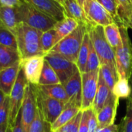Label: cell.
<instances>
[{"instance_id": "83f0119b", "label": "cell", "mask_w": 132, "mask_h": 132, "mask_svg": "<svg viewBox=\"0 0 132 132\" xmlns=\"http://www.w3.org/2000/svg\"><path fill=\"white\" fill-rule=\"evenodd\" d=\"M58 84H60V81L56 73L48 62L45 60L38 85H52Z\"/></svg>"}, {"instance_id": "6da1fadb", "label": "cell", "mask_w": 132, "mask_h": 132, "mask_svg": "<svg viewBox=\"0 0 132 132\" xmlns=\"http://www.w3.org/2000/svg\"><path fill=\"white\" fill-rule=\"evenodd\" d=\"M42 33L43 32L24 23L19 24L15 36L17 43V50L21 60L34 56H45L40 45Z\"/></svg>"}, {"instance_id": "2e32d148", "label": "cell", "mask_w": 132, "mask_h": 132, "mask_svg": "<svg viewBox=\"0 0 132 132\" xmlns=\"http://www.w3.org/2000/svg\"><path fill=\"white\" fill-rule=\"evenodd\" d=\"M20 67V61H19L12 66L0 70V90L6 96H9L11 94Z\"/></svg>"}, {"instance_id": "d4e9b609", "label": "cell", "mask_w": 132, "mask_h": 132, "mask_svg": "<svg viewBox=\"0 0 132 132\" xmlns=\"http://www.w3.org/2000/svg\"><path fill=\"white\" fill-rule=\"evenodd\" d=\"M60 40V38L53 28L43 32L40 38V45L43 54L46 56Z\"/></svg>"}, {"instance_id": "74e56055", "label": "cell", "mask_w": 132, "mask_h": 132, "mask_svg": "<svg viewBox=\"0 0 132 132\" xmlns=\"http://www.w3.org/2000/svg\"><path fill=\"white\" fill-rule=\"evenodd\" d=\"M91 109L90 108L88 110L82 111V117L80 120V124L79 127L78 132H89V127H88V120L90 115Z\"/></svg>"}, {"instance_id": "f1b7e54d", "label": "cell", "mask_w": 132, "mask_h": 132, "mask_svg": "<svg viewBox=\"0 0 132 132\" xmlns=\"http://www.w3.org/2000/svg\"><path fill=\"white\" fill-rule=\"evenodd\" d=\"M28 132H52L50 125L45 121L38 104L34 120L32 122Z\"/></svg>"}, {"instance_id": "7402d4cb", "label": "cell", "mask_w": 132, "mask_h": 132, "mask_svg": "<svg viewBox=\"0 0 132 132\" xmlns=\"http://www.w3.org/2000/svg\"><path fill=\"white\" fill-rule=\"evenodd\" d=\"M36 86L41 92H43V94L52 98L60 101L65 104L69 101V97L62 84H52V85H36Z\"/></svg>"}, {"instance_id": "cb8c5ba5", "label": "cell", "mask_w": 132, "mask_h": 132, "mask_svg": "<svg viewBox=\"0 0 132 132\" xmlns=\"http://www.w3.org/2000/svg\"><path fill=\"white\" fill-rule=\"evenodd\" d=\"M79 22L75 19L69 17H65L63 20L56 22L53 29L56 30L60 39L66 37L73 32L79 26Z\"/></svg>"}, {"instance_id": "52a82bcc", "label": "cell", "mask_w": 132, "mask_h": 132, "mask_svg": "<svg viewBox=\"0 0 132 132\" xmlns=\"http://www.w3.org/2000/svg\"><path fill=\"white\" fill-rule=\"evenodd\" d=\"M91 25L106 26L114 22L113 17L97 0H77Z\"/></svg>"}, {"instance_id": "9a60e30c", "label": "cell", "mask_w": 132, "mask_h": 132, "mask_svg": "<svg viewBox=\"0 0 132 132\" xmlns=\"http://www.w3.org/2000/svg\"><path fill=\"white\" fill-rule=\"evenodd\" d=\"M63 86L69 97L70 103L80 108L82 104V73L77 70Z\"/></svg>"}, {"instance_id": "4dcf8cb0", "label": "cell", "mask_w": 132, "mask_h": 132, "mask_svg": "<svg viewBox=\"0 0 132 132\" xmlns=\"http://www.w3.org/2000/svg\"><path fill=\"white\" fill-rule=\"evenodd\" d=\"M112 93L120 98H129L131 95V87L129 80L125 78H119L116 83Z\"/></svg>"}, {"instance_id": "ffe728a7", "label": "cell", "mask_w": 132, "mask_h": 132, "mask_svg": "<svg viewBox=\"0 0 132 132\" xmlns=\"http://www.w3.org/2000/svg\"><path fill=\"white\" fill-rule=\"evenodd\" d=\"M80 111V108L76 106L75 104L70 102L66 103L61 114L59 115L56 120L50 125L51 131L55 132L57 131L68 121H70L72 118H73Z\"/></svg>"}, {"instance_id": "277c9868", "label": "cell", "mask_w": 132, "mask_h": 132, "mask_svg": "<svg viewBox=\"0 0 132 132\" xmlns=\"http://www.w3.org/2000/svg\"><path fill=\"white\" fill-rule=\"evenodd\" d=\"M121 40L115 48L116 68L119 78L129 80L132 69V43L129 37L128 28L119 26Z\"/></svg>"}, {"instance_id": "7dc6e473", "label": "cell", "mask_w": 132, "mask_h": 132, "mask_svg": "<svg viewBox=\"0 0 132 132\" xmlns=\"http://www.w3.org/2000/svg\"><path fill=\"white\" fill-rule=\"evenodd\" d=\"M117 132H123V124H122V122H121V124L119 125V128H118V130Z\"/></svg>"}, {"instance_id": "60d3db41", "label": "cell", "mask_w": 132, "mask_h": 132, "mask_svg": "<svg viewBox=\"0 0 132 132\" xmlns=\"http://www.w3.org/2000/svg\"><path fill=\"white\" fill-rule=\"evenodd\" d=\"M119 128V125H115V124H112L109 126H107L105 128L98 129L97 132H117Z\"/></svg>"}, {"instance_id": "5bb4252c", "label": "cell", "mask_w": 132, "mask_h": 132, "mask_svg": "<svg viewBox=\"0 0 132 132\" xmlns=\"http://www.w3.org/2000/svg\"><path fill=\"white\" fill-rule=\"evenodd\" d=\"M119 105V98L113 93L109 97L104 106L97 114L98 129L114 124L117 110Z\"/></svg>"}, {"instance_id": "8d00e7d4", "label": "cell", "mask_w": 132, "mask_h": 132, "mask_svg": "<svg viewBox=\"0 0 132 132\" xmlns=\"http://www.w3.org/2000/svg\"><path fill=\"white\" fill-rule=\"evenodd\" d=\"M113 17L114 22L118 19V5L116 0H97Z\"/></svg>"}, {"instance_id": "7c38bea8", "label": "cell", "mask_w": 132, "mask_h": 132, "mask_svg": "<svg viewBox=\"0 0 132 132\" xmlns=\"http://www.w3.org/2000/svg\"><path fill=\"white\" fill-rule=\"evenodd\" d=\"M35 8L56 22L63 20L66 15L63 5L56 0H20Z\"/></svg>"}, {"instance_id": "603a6c76", "label": "cell", "mask_w": 132, "mask_h": 132, "mask_svg": "<svg viewBox=\"0 0 132 132\" xmlns=\"http://www.w3.org/2000/svg\"><path fill=\"white\" fill-rule=\"evenodd\" d=\"M118 5V19L115 22L118 26L128 28L132 14V0H116Z\"/></svg>"}, {"instance_id": "836d02e7", "label": "cell", "mask_w": 132, "mask_h": 132, "mask_svg": "<svg viewBox=\"0 0 132 132\" xmlns=\"http://www.w3.org/2000/svg\"><path fill=\"white\" fill-rule=\"evenodd\" d=\"M100 67H101V63H100L98 56L90 41V52H89V56H88V59L87 62L85 72H91V71L98 70L100 69Z\"/></svg>"}, {"instance_id": "d6986e66", "label": "cell", "mask_w": 132, "mask_h": 132, "mask_svg": "<svg viewBox=\"0 0 132 132\" xmlns=\"http://www.w3.org/2000/svg\"><path fill=\"white\" fill-rule=\"evenodd\" d=\"M0 23L14 35L19 26L16 7L0 6Z\"/></svg>"}, {"instance_id": "30bf717a", "label": "cell", "mask_w": 132, "mask_h": 132, "mask_svg": "<svg viewBox=\"0 0 132 132\" xmlns=\"http://www.w3.org/2000/svg\"><path fill=\"white\" fill-rule=\"evenodd\" d=\"M45 60L53 69L62 84L70 79L78 70L75 63L59 54L47 53L45 56Z\"/></svg>"}, {"instance_id": "9c48e42d", "label": "cell", "mask_w": 132, "mask_h": 132, "mask_svg": "<svg viewBox=\"0 0 132 132\" xmlns=\"http://www.w3.org/2000/svg\"><path fill=\"white\" fill-rule=\"evenodd\" d=\"M36 108L37 101L34 85H32L29 83L26 89L20 110L21 125L23 132H28L32 122L34 120Z\"/></svg>"}, {"instance_id": "3957f363", "label": "cell", "mask_w": 132, "mask_h": 132, "mask_svg": "<svg viewBox=\"0 0 132 132\" xmlns=\"http://www.w3.org/2000/svg\"><path fill=\"white\" fill-rule=\"evenodd\" d=\"M87 32V26L84 23H80L73 32L63 38L48 53L59 54L76 63L84 37Z\"/></svg>"}, {"instance_id": "5b68a950", "label": "cell", "mask_w": 132, "mask_h": 132, "mask_svg": "<svg viewBox=\"0 0 132 132\" xmlns=\"http://www.w3.org/2000/svg\"><path fill=\"white\" fill-rule=\"evenodd\" d=\"M19 23H24L41 32H46L53 29L56 21L35 8L24 3L16 7Z\"/></svg>"}, {"instance_id": "4fadbf2b", "label": "cell", "mask_w": 132, "mask_h": 132, "mask_svg": "<svg viewBox=\"0 0 132 132\" xmlns=\"http://www.w3.org/2000/svg\"><path fill=\"white\" fill-rule=\"evenodd\" d=\"M45 62V56H34L20 60V66L26 78L32 85H38L43 67Z\"/></svg>"}, {"instance_id": "ac0fdd59", "label": "cell", "mask_w": 132, "mask_h": 132, "mask_svg": "<svg viewBox=\"0 0 132 132\" xmlns=\"http://www.w3.org/2000/svg\"><path fill=\"white\" fill-rule=\"evenodd\" d=\"M112 94V91L105 84L102 76L99 73L98 76V84H97V90L96 93V96L93 103L92 108L96 114H97L102 108L106 104L109 97Z\"/></svg>"}, {"instance_id": "f6af8a7d", "label": "cell", "mask_w": 132, "mask_h": 132, "mask_svg": "<svg viewBox=\"0 0 132 132\" xmlns=\"http://www.w3.org/2000/svg\"><path fill=\"white\" fill-rule=\"evenodd\" d=\"M0 132H12V127L9 126L6 130H1L0 129Z\"/></svg>"}, {"instance_id": "4316f807", "label": "cell", "mask_w": 132, "mask_h": 132, "mask_svg": "<svg viewBox=\"0 0 132 132\" xmlns=\"http://www.w3.org/2000/svg\"><path fill=\"white\" fill-rule=\"evenodd\" d=\"M104 30L108 42L111 46V47L115 50L121 40L119 26L116 22H113L106 26H104Z\"/></svg>"}, {"instance_id": "681fc988", "label": "cell", "mask_w": 132, "mask_h": 132, "mask_svg": "<svg viewBox=\"0 0 132 132\" xmlns=\"http://www.w3.org/2000/svg\"><path fill=\"white\" fill-rule=\"evenodd\" d=\"M0 6H1V5H0Z\"/></svg>"}, {"instance_id": "ee69618b", "label": "cell", "mask_w": 132, "mask_h": 132, "mask_svg": "<svg viewBox=\"0 0 132 132\" xmlns=\"http://www.w3.org/2000/svg\"><path fill=\"white\" fill-rule=\"evenodd\" d=\"M129 84H130V87H131V95H130V98L132 100V69L131 73L130 79H129Z\"/></svg>"}, {"instance_id": "484cf974", "label": "cell", "mask_w": 132, "mask_h": 132, "mask_svg": "<svg viewBox=\"0 0 132 132\" xmlns=\"http://www.w3.org/2000/svg\"><path fill=\"white\" fill-rule=\"evenodd\" d=\"M90 39L88 32H87L84 37L83 43L80 46L77 60V63H76L77 67L81 73H84L86 70L87 62L89 52H90Z\"/></svg>"}, {"instance_id": "ab89813d", "label": "cell", "mask_w": 132, "mask_h": 132, "mask_svg": "<svg viewBox=\"0 0 132 132\" xmlns=\"http://www.w3.org/2000/svg\"><path fill=\"white\" fill-rule=\"evenodd\" d=\"M22 4L20 0H0V5L8 7H18Z\"/></svg>"}, {"instance_id": "e0dca14e", "label": "cell", "mask_w": 132, "mask_h": 132, "mask_svg": "<svg viewBox=\"0 0 132 132\" xmlns=\"http://www.w3.org/2000/svg\"><path fill=\"white\" fill-rule=\"evenodd\" d=\"M62 5L64 9L66 17L72 18L79 23H84L87 27L91 25L87 20L83 8L79 5L77 0H65L62 3Z\"/></svg>"}, {"instance_id": "f35d334b", "label": "cell", "mask_w": 132, "mask_h": 132, "mask_svg": "<svg viewBox=\"0 0 132 132\" xmlns=\"http://www.w3.org/2000/svg\"><path fill=\"white\" fill-rule=\"evenodd\" d=\"M89 132H97L98 131V122L97 118V114L94 112L93 108L91 109L90 115L88 120Z\"/></svg>"}, {"instance_id": "1f68e13d", "label": "cell", "mask_w": 132, "mask_h": 132, "mask_svg": "<svg viewBox=\"0 0 132 132\" xmlns=\"http://www.w3.org/2000/svg\"><path fill=\"white\" fill-rule=\"evenodd\" d=\"M0 44L17 50V43L15 35L0 23Z\"/></svg>"}, {"instance_id": "8992f818", "label": "cell", "mask_w": 132, "mask_h": 132, "mask_svg": "<svg viewBox=\"0 0 132 132\" xmlns=\"http://www.w3.org/2000/svg\"><path fill=\"white\" fill-rule=\"evenodd\" d=\"M28 81L24 74V71L20 67L17 79L9 95V123L11 127H13L17 117L20 112L22 101L24 98Z\"/></svg>"}, {"instance_id": "7bdbcfd3", "label": "cell", "mask_w": 132, "mask_h": 132, "mask_svg": "<svg viewBox=\"0 0 132 132\" xmlns=\"http://www.w3.org/2000/svg\"><path fill=\"white\" fill-rule=\"evenodd\" d=\"M5 97H6V95L2 90H0V107L2 104V103H3V101H4L5 98Z\"/></svg>"}, {"instance_id": "8fae6325", "label": "cell", "mask_w": 132, "mask_h": 132, "mask_svg": "<svg viewBox=\"0 0 132 132\" xmlns=\"http://www.w3.org/2000/svg\"><path fill=\"white\" fill-rule=\"evenodd\" d=\"M99 70L82 73V104L81 111L92 108L97 90Z\"/></svg>"}, {"instance_id": "ba28073f", "label": "cell", "mask_w": 132, "mask_h": 132, "mask_svg": "<svg viewBox=\"0 0 132 132\" xmlns=\"http://www.w3.org/2000/svg\"><path fill=\"white\" fill-rule=\"evenodd\" d=\"M36 101L45 121L50 125L56 120L64 108L65 103L52 98L41 92L36 85H34Z\"/></svg>"}, {"instance_id": "c3c4849f", "label": "cell", "mask_w": 132, "mask_h": 132, "mask_svg": "<svg viewBox=\"0 0 132 132\" xmlns=\"http://www.w3.org/2000/svg\"><path fill=\"white\" fill-rule=\"evenodd\" d=\"M56 1H57V2H60V3L61 5H62V3H63V2H64L65 0H56Z\"/></svg>"}, {"instance_id": "f546056e", "label": "cell", "mask_w": 132, "mask_h": 132, "mask_svg": "<svg viewBox=\"0 0 132 132\" xmlns=\"http://www.w3.org/2000/svg\"><path fill=\"white\" fill-rule=\"evenodd\" d=\"M99 73L102 76L105 84L108 85L110 90L113 91V89L116 83L119 80L118 71L116 70L112 69L108 65H101L99 69Z\"/></svg>"}, {"instance_id": "44dd1931", "label": "cell", "mask_w": 132, "mask_h": 132, "mask_svg": "<svg viewBox=\"0 0 132 132\" xmlns=\"http://www.w3.org/2000/svg\"><path fill=\"white\" fill-rule=\"evenodd\" d=\"M21 60L17 50L0 44V70L12 66Z\"/></svg>"}, {"instance_id": "d6a6232c", "label": "cell", "mask_w": 132, "mask_h": 132, "mask_svg": "<svg viewBox=\"0 0 132 132\" xmlns=\"http://www.w3.org/2000/svg\"><path fill=\"white\" fill-rule=\"evenodd\" d=\"M9 96H6L0 107V129L6 130L10 125L9 120Z\"/></svg>"}, {"instance_id": "7a4b0ae2", "label": "cell", "mask_w": 132, "mask_h": 132, "mask_svg": "<svg viewBox=\"0 0 132 132\" xmlns=\"http://www.w3.org/2000/svg\"><path fill=\"white\" fill-rule=\"evenodd\" d=\"M92 45L98 56L101 65H108L117 70L114 50L108 42L104 26L100 25H90L87 27Z\"/></svg>"}, {"instance_id": "d590c367", "label": "cell", "mask_w": 132, "mask_h": 132, "mask_svg": "<svg viewBox=\"0 0 132 132\" xmlns=\"http://www.w3.org/2000/svg\"><path fill=\"white\" fill-rule=\"evenodd\" d=\"M123 124V132H132V100L127 99L126 114L121 121Z\"/></svg>"}, {"instance_id": "b9f144b4", "label": "cell", "mask_w": 132, "mask_h": 132, "mask_svg": "<svg viewBox=\"0 0 132 132\" xmlns=\"http://www.w3.org/2000/svg\"><path fill=\"white\" fill-rule=\"evenodd\" d=\"M12 132H23L22 131V125H21V117H20V112L17 117L16 121L14 125V126L12 127Z\"/></svg>"}, {"instance_id": "bcb514c9", "label": "cell", "mask_w": 132, "mask_h": 132, "mask_svg": "<svg viewBox=\"0 0 132 132\" xmlns=\"http://www.w3.org/2000/svg\"><path fill=\"white\" fill-rule=\"evenodd\" d=\"M130 28L132 29V14L131 15V18H130V20H129V22H128V29Z\"/></svg>"}, {"instance_id": "e575fe53", "label": "cell", "mask_w": 132, "mask_h": 132, "mask_svg": "<svg viewBox=\"0 0 132 132\" xmlns=\"http://www.w3.org/2000/svg\"><path fill=\"white\" fill-rule=\"evenodd\" d=\"M82 112L83 111H80L73 118H72L70 121H68L55 132H78L82 117Z\"/></svg>"}]
</instances>
